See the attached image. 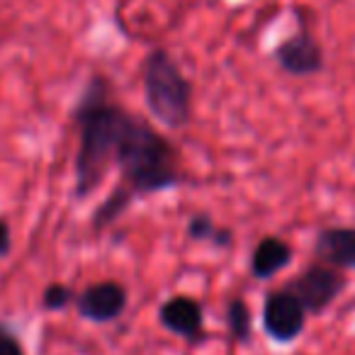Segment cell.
Segmentation results:
<instances>
[{
	"label": "cell",
	"mask_w": 355,
	"mask_h": 355,
	"mask_svg": "<svg viewBox=\"0 0 355 355\" xmlns=\"http://www.w3.org/2000/svg\"><path fill=\"white\" fill-rule=\"evenodd\" d=\"M0 355H25L20 338L6 324H0Z\"/></svg>",
	"instance_id": "obj_15"
},
{
	"label": "cell",
	"mask_w": 355,
	"mask_h": 355,
	"mask_svg": "<svg viewBox=\"0 0 355 355\" xmlns=\"http://www.w3.org/2000/svg\"><path fill=\"white\" fill-rule=\"evenodd\" d=\"M69 304H76V292L73 287L64 285V282H51L42 292V306L46 311H61Z\"/></svg>",
	"instance_id": "obj_13"
},
{
	"label": "cell",
	"mask_w": 355,
	"mask_h": 355,
	"mask_svg": "<svg viewBox=\"0 0 355 355\" xmlns=\"http://www.w3.org/2000/svg\"><path fill=\"white\" fill-rule=\"evenodd\" d=\"M219 224L214 222L212 214L207 212H195L193 217L188 219V227H185V232H188V236L193 239V241H202V243H212L214 234H217Z\"/></svg>",
	"instance_id": "obj_14"
},
{
	"label": "cell",
	"mask_w": 355,
	"mask_h": 355,
	"mask_svg": "<svg viewBox=\"0 0 355 355\" xmlns=\"http://www.w3.org/2000/svg\"><path fill=\"white\" fill-rule=\"evenodd\" d=\"M114 166L119 168L117 185L134 200L166 193L185 183L180 148L134 112L124 124Z\"/></svg>",
	"instance_id": "obj_2"
},
{
	"label": "cell",
	"mask_w": 355,
	"mask_h": 355,
	"mask_svg": "<svg viewBox=\"0 0 355 355\" xmlns=\"http://www.w3.org/2000/svg\"><path fill=\"white\" fill-rule=\"evenodd\" d=\"M314 258L338 270H355V227H324L316 232Z\"/></svg>",
	"instance_id": "obj_9"
},
{
	"label": "cell",
	"mask_w": 355,
	"mask_h": 355,
	"mask_svg": "<svg viewBox=\"0 0 355 355\" xmlns=\"http://www.w3.org/2000/svg\"><path fill=\"white\" fill-rule=\"evenodd\" d=\"M227 326H229L232 338L239 340V343H246V340L251 338L253 319H251V309H248L246 300H241V297H232V300H229Z\"/></svg>",
	"instance_id": "obj_12"
},
{
	"label": "cell",
	"mask_w": 355,
	"mask_h": 355,
	"mask_svg": "<svg viewBox=\"0 0 355 355\" xmlns=\"http://www.w3.org/2000/svg\"><path fill=\"white\" fill-rule=\"evenodd\" d=\"M132 202H134L132 195H129L127 190L119 188V185H114L112 193H110L107 198L98 205V209L93 212V232L100 234L103 229L112 227V224L132 207Z\"/></svg>",
	"instance_id": "obj_11"
},
{
	"label": "cell",
	"mask_w": 355,
	"mask_h": 355,
	"mask_svg": "<svg viewBox=\"0 0 355 355\" xmlns=\"http://www.w3.org/2000/svg\"><path fill=\"white\" fill-rule=\"evenodd\" d=\"M144 100L153 119L168 129L193 122V83L168 49H151L141 61Z\"/></svg>",
	"instance_id": "obj_3"
},
{
	"label": "cell",
	"mask_w": 355,
	"mask_h": 355,
	"mask_svg": "<svg viewBox=\"0 0 355 355\" xmlns=\"http://www.w3.org/2000/svg\"><path fill=\"white\" fill-rule=\"evenodd\" d=\"M272 61L292 78H309L324 71V46L306 27V22L300 20V27L287 40L275 44Z\"/></svg>",
	"instance_id": "obj_5"
},
{
	"label": "cell",
	"mask_w": 355,
	"mask_h": 355,
	"mask_svg": "<svg viewBox=\"0 0 355 355\" xmlns=\"http://www.w3.org/2000/svg\"><path fill=\"white\" fill-rule=\"evenodd\" d=\"M306 326V309L290 290H275L263 302V329L275 343H292Z\"/></svg>",
	"instance_id": "obj_6"
},
{
	"label": "cell",
	"mask_w": 355,
	"mask_h": 355,
	"mask_svg": "<svg viewBox=\"0 0 355 355\" xmlns=\"http://www.w3.org/2000/svg\"><path fill=\"white\" fill-rule=\"evenodd\" d=\"M129 114L132 112L112 98V83L103 73L85 80L73 107V122L78 127V151L73 161L76 200H88L105 183L110 168H114V153Z\"/></svg>",
	"instance_id": "obj_1"
},
{
	"label": "cell",
	"mask_w": 355,
	"mask_h": 355,
	"mask_svg": "<svg viewBox=\"0 0 355 355\" xmlns=\"http://www.w3.org/2000/svg\"><path fill=\"white\" fill-rule=\"evenodd\" d=\"M212 246L214 248H232L234 246V229L219 227L217 234H214V239H212Z\"/></svg>",
	"instance_id": "obj_17"
},
{
	"label": "cell",
	"mask_w": 355,
	"mask_h": 355,
	"mask_svg": "<svg viewBox=\"0 0 355 355\" xmlns=\"http://www.w3.org/2000/svg\"><path fill=\"white\" fill-rule=\"evenodd\" d=\"M12 251V229L8 219L0 217V258H8Z\"/></svg>",
	"instance_id": "obj_16"
},
{
	"label": "cell",
	"mask_w": 355,
	"mask_h": 355,
	"mask_svg": "<svg viewBox=\"0 0 355 355\" xmlns=\"http://www.w3.org/2000/svg\"><path fill=\"white\" fill-rule=\"evenodd\" d=\"M345 287H348V277L343 270L316 261L309 263L300 275L292 277L285 290H290L302 302L306 314H324L343 295Z\"/></svg>",
	"instance_id": "obj_4"
},
{
	"label": "cell",
	"mask_w": 355,
	"mask_h": 355,
	"mask_svg": "<svg viewBox=\"0 0 355 355\" xmlns=\"http://www.w3.org/2000/svg\"><path fill=\"white\" fill-rule=\"evenodd\" d=\"M295 258L292 246L282 236H263L261 241L253 246L251 261H248V270L256 280H270L280 270H285Z\"/></svg>",
	"instance_id": "obj_10"
},
{
	"label": "cell",
	"mask_w": 355,
	"mask_h": 355,
	"mask_svg": "<svg viewBox=\"0 0 355 355\" xmlns=\"http://www.w3.org/2000/svg\"><path fill=\"white\" fill-rule=\"evenodd\" d=\"M127 287L117 280H100L85 287L80 295H76V309L85 321L93 324H110L119 319L127 309Z\"/></svg>",
	"instance_id": "obj_7"
},
{
	"label": "cell",
	"mask_w": 355,
	"mask_h": 355,
	"mask_svg": "<svg viewBox=\"0 0 355 355\" xmlns=\"http://www.w3.org/2000/svg\"><path fill=\"white\" fill-rule=\"evenodd\" d=\"M158 321L171 334L183 336L188 343L205 340V309L195 297L175 295L158 306Z\"/></svg>",
	"instance_id": "obj_8"
}]
</instances>
